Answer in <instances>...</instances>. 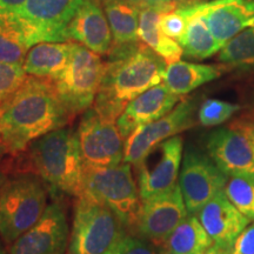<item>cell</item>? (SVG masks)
Returning a JSON list of instances; mask_svg holds the SVG:
<instances>
[{
  "instance_id": "42",
  "label": "cell",
  "mask_w": 254,
  "mask_h": 254,
  "mask_svg": "<svg viewBox=\"0 0 254 254\" xmlns=\"http://www.w3.org/2000/svg\"><path fill=\"white\" fill-rule=\"evenodd\" d=\"M251 118H252V122H254V106L252 109V116H251Z\"/></svg>"
},
{
  "instance_id": "17",
  "label": "cell",
  "mask_w": 254,
  "mask_h": 254,
  "mask_svg": "<svg viewBox=\"0 0 254 254\" xmlns=\"http://www.w3.org/2000/svg\"><path fill=\"white\" fill-rule=\"evenodd\" d=\"M194 6L222 46L244 28L254 26V0H213Z\"/></svg>"
},
{
  "instance_id": "39",
  "label": "cell",
  "mask_w": 254,
  "mask_h": 254,
  "mask_svg": "<svg viewBox=\"0 0 254 254\" xmlns=\"http://www.w3.org/2000/svg\"><path fill=\"white\" fill-rule=\"evenodd\" d=\"M5 245H6V244L4 243V241H2L1 238H0V254H8Z\"/></svg>"
},
{
  "instance_id": "34",
  "label": "cell",
  "mask_w": 254,
  "mask_h": 254,
  "mask_svg": "<svg viewBox=\"0 0 254 254\" xmlns=\"http://www.w3.org/2000/svg\"><path fill=\"white\" fill-rule=\"evenodd\" d=\"M233 124L245 132V134L251 142V146H252L254 154V122H252V120L251 122H249V120H238V122H234Z\"/></svg>"
},
{
  "instance_id": "7",
  "label": "cell",
  "mask_w": 254,
  "mask_h": 254,
  "mask_svg": "<svg viewBox=\"0 0 254 254\" xmlns=\"http://www.w3.org/2000/svg\"><path fill=\"white\" fill-rule=\"evenodd\" d=\"M106 63L98 53L74 41L72 56L55 85L60 99L72 116L85 112L93 105L101 81Z\"/></svg>"
},
{
  "instance_id": "22",
  "label": "cell",
  "mask_w": 254,
  "mask_h": 254,
  "mask_svg": "<svg viewBox=\"0 0 254 254\" xmlns=\"http://www.w3.org/2000/svg\"><path fill=\"white\" fill-rule=\"evenodd\" d=\"M176 8H178L176 0L165 2V4L145 6V7L139 8V40L153 50L159 57H161L167 65L180 60L184 51L178 41L171 39L161 32L159 27V21L165 12Z\"/></svg>"
},
{
  "instance_id": "12",
  "label": "cell",
  "mask_w": 254,
  "mask_h": 254,
  "mask_svg": "<svg viewBox=\"0 0 254 254\" xmlns=\"http://www.w3.org/2000/svg\"><path fill=\"white\" fill-rule=\"evenodd\" d=\"M69 243L67 212L62 201L47 205L43 217L21 234L8 254H65Z\"/></svg>"
},
{
  "instance_id": "25",
  "label": "cell",
  "mask_w": 254,
  "mask_h": 254,
  "mask_svg": "<svg viewBox=\"0 0 254 254\" xmlns=\"http://www.w3.org/2000/svg\"><path fill=\"white\" fill-rule=\"evenodd\" d=\"M213 246V241L196 214H189L160 245L159 254H200Z\"/></svg>"
},
{
  "instance_id": "29",
  "label": "cell",
  "mask_w": 254,
  "mask_h": 254,
  "mask_svg": "<svg viewBox=\"0 0 254 254\" xmlns=\"http://www.w3.org/2000/svg\"><path fill=\"white\" fill-rule=\"evenodd\" d=\"M240 110L237 104L219 99H206L198 111V120L202 126H217L227 122Z\"/></svg>"
},
{
  "instance_id": "33",
  "label": "cell",
  "mask_w": 254,
  "mask_h": 254,
  "mask_svg": "<svg viewBox=\"0 0 254 254\" xmlns=\"http://www.w3.org/2000/svg\"><path fill=\"white\" fill-rule=\"evenodd\" d=\"M231 254H254V221L238 236Z\"/></svg>"
},
{
  "instance_id": "21",
  "label": "cell",
  "mask_w": 254,
  "mask_h": 254,
  "mask_svg": "<svg viewBox=\"0 0 254 254\" xmlns=\"http://www.w3.org/2000/svg\"><path fill=\"white\" fill-rule=\"evenodd\" d=\"M109 20L113 44L111 58H117L139 44V8L129 0H99Z\"/></svg>"
},
{
  "instance_id": "15",
  "label": "cell",
  "mask_w": 254,
  "mask_h": 254,
  "mask_svg": "<svg viewBox=\"0 0 254 254\" xmlns=\"http://www.w3.org/2000/svg\"><path fill=\"white\" fill-rule=\"evenodd\" d=\"M82 0H26L17 13L36 28L44 41L68 40V24Z\"/></svg>"
},
{
  "instance_id": "26",
  "label": "cell",
  "mask_w": 254,
  "mask_h": 254,
  "mask_svg": "<svg viewBox=\"0 0 254 254\" xmlns=\"http://www.w3.org/2000/svg\"><path fill=\"white\" fill-rule=\"evenodd\" d=\"M220 75L221 69L217 66L178 60L166 66L163 81L172 93L182 97Z\"/></svg>"
},
{
  "instance_id": "38",
  "label": "cell",
  "mask_w": 254,
  "mask_h": 254,
  "mask_svg": "<svg viewBox=\"0 0 254 254\" xmlns=\"http://www.w3.org/2000/svg\"><path fill=\"white\" fill-rule=\"evenodd\" d=\"M200 254H231V253L227 252V251H225V250L219 249V247L213 245L212 247H209L208 250H206L205 252H202Z\"/></svg>"
},
{
  "instance_id": "36",
  "label": "cell",
  "mask_w": 254,
  "mask_h": 254,
  "mask_svg": "<svg viewBox=\"0 0 254 254\" xmlns=\"http://www.w3.org/2000/svg\"><path fill=\"white\" fill-rule=\"evenodd\" d=\"M129 1L133 2V4H134L138 8H141V7H145V6L165 4V2H170L172 1V0H129Z\"/></svg>"
},
{
  "instance_id": "30",
  "label": "cell",
  "mask_w": 254,
  "mask_h": 254,
  "mask_svg": "<svg viewBox=\"0 0 254 254\" xmlns=\"http://www.w3.org/2000/svg\"><path fill=\"white\" fill-rule=\"evenodd\" d=\"M26 78L27 73L21 64L0 62V100L13 94Z\"/></svg>"
},
{
  "instance_id": "19",
  "label": "cell",
  "mask_w": 254,
  "mask_h": 254,
  "mask_svg": "<svg viewBox=\"0 0 254 254\" xmlns=\"http://www.w3.org/2000/svg\"><path fill=\"white\" fill-rule=\"evenodd\" d=\"M66 36L98 55H107L112 49L113 37L109 20L97 0H82L68 24Z\"/></svg>"
},
{
  "instance_id": "43",
  "label": "cell",
  "mask_w": 254,
  "mask_h": 254,
  "mask_svg": "<svg viewBox=\"0 0 254 254\" xmlns=\"http://www.w3.org/2000/svg\"><path fill=\"white\" fill-rule=\"evenodd\" d=\"M0 144H1V141H0Z\"/></svg>"
},
{
  "instance_id": "41",
  "label": "cell",
  "mask_w": 254,
  "mask_h": 254,
  "mask_svg": "<svg viewBox=\"0 0 254 254\" xmlns=\"http://www.w3.org/2000/svg\"><path fill=\"white\" fill-rule=\"evenodd\" d=\"M0 153H5L4 147H2V145H1V144H0Z\"/></svg>"
},
{
  "instance_id": "2",
  "label": "cell",
  "mask_w": 254,
  "mask_h": 254,
  "mask_svg": "<svg viewBox=\"0 0 254 254\" xmlns=\"http://www.w3.org/2000/svg\"><path fill=\"white\" fill-rule=\"evenodd\" d=\"M167 64L144 43L106 63L93 109L104 118L117 122L127 104L161 84Z\"/></svg>"
},
{
  "instance_id": "4",
  "label": "cell",
  "mask_w": 254,
  "mask_h": 254,
  "mask_svg": "<svg viewBox=\"0 0 254 254\" xmlns=\"http://www.w3.org/2000/svg\"><path fill=\"white\" fill-rule=\"evenodd\" d=\"M86 196L113 212L126 231L133 234L140 217L142 200L139 194L131 164L92 167L82 170L81 190L78 196Z\"/></svg>"
},
{
  "instance_id": "20",
  "label": "cell",
  "mask_w": 254,
  "mask_h": 254,
  "mask_svg": "<svg viewBox=\"0 0 254 254\" xmlns=\"http://www.w3.org/2000/svg\"><path fill=\"white\" fill-rule=\"evenodd\" d=\"M39 43L43 38L24 18L0 8V62L23 65L31 47Z\"/></svg>"
},
{
  "instance_id": "40",
  "label": "cell",
  "mask_w": 254,
  "mask_h": 254,
  "mask_svg": "<svg viewBox=\"0 0 254 254\" xmlns=\"http://www.w3.org/2000/svg\"><path fill=\"white\" fill-rule=\"evenodd\" d=\"M5 180H6L5 173L2 172V171H0V192H1V187H2V185H4Z\"/></svg>"
},
{
  "instance_id": "8",
  "label": "cell",
  "mask_w": 254,
  "mask_h": 254,
  "mask_svg": "<svg viewBox=\"0 0 254 254\" xmlns=\"http://www.w3.org/2000/svg\"><path fill=\"white\" fill-rule=\"evenodd\" d=\"M77 133L85 166L109 167L124 163L125 139L117 122L104 118L90 107L82 114Z\"/></svg>"
},
{
  "instance_id": "16",
  "label": "cell",
  "mask_w": 254,
  "mask_h": 254,
  "mask_svg": "<svg viewBox=\"0 0 254 254\" xmlns=\"http://www.w3.org/2000/svg\"><path fill=\"white\" fill-rule=\"evenodd\" d=\"M196 217L213 245L230 253L238 236L251 224L250 219L232 204L225 192L202 206Z\"/></svg>"
},
{
  "instance_id": "13",
  "label": "cell",
  "mask_w": 254,
  "mask_h": 254,
  "mask_svg": "<svg viewBox=\"0 0 254 254\" xmlns=\"http://www.w3.org/2000/svg\"><path fill=\"white\" fill-rule=\"evenodd\" d=\"M189 215L179 185L160 194L142 200L134 236L160 245Z\"/></svg>"
},
{
  "instance_id": "27",
  "label": "cell",
  "mask_w": 254,
  "mask_h": 254,
  "mask_svg": "<svg viewBox=\"0 0 254 254\" xmlns=\"http://www.w3.org/2000/svg\"><path fill=\"white\" fill-rule=\"evenodd\" d=\"M219 62L240 69L254 68V26L241 31L219 51Z\"/></svg>"
},
{
  "instance_id": "37",
  "label": "cell",
  "mask_w": 254,
  "mask_h": 254,
  "mask_svg": "<svg viewBox=\"0 0 254 254\" xmlns=\"http://www.w3.org/2000/svg\"><path fill=\"white\" fill-rule=\"evenodd\" d=\"M125 236H124L122 239H119L118 241H117V243L114 244L111 249L107 250L104 254H120V252H122V249H123V243H124V238H125Z\"/></svg>"
},
{
  "instance_id": "10",
  "label": "cell",
  "mask_w": 254,
  "mask_h": 254,
  "mask_svg": "<svg viewBox=\"0 0 254 254\" xmlns=\"http://www.w3.org/2000/svg\"><path fill=\"white\" fill-rule=\"evenodd\" d=\"M183 147L182 136L174 135L155 146L140 163L134 165L141 200L152 198L178 185Z\"/></svg>"
},
{
  "instance_id": "1",
  "label": "cell",
  "mask_w": 254,
  "mask_h": 254,
  "mask_svg": "<svg viewBox=\"0 0 254 254\" xmlns=\"http://www.w3.org/2000/svg\"><path fill=\"white\" fill-rule=\"evenodd\" d=\"M72 118L55 81L30 75L0 103V141L5 152L19 154L40 136L65 127Z\"/></svg>"
},
{
  "instance_id": "28",
  "label": "cell",
  "mask_w": 254,
  "mask_h": 254,
  "mask_svg": "<svg viewBox=\"0 0 254 254\" xmlns=\"http://www.w3.org/2000/svg\"><path fill=\"white\" fill-rule=\"evenodd\" d=\"M228 200L251 221L254 220V179L230 177L224 190Z\"/></svg>"
},
{
  "instance_id": "35",
  "label": "cell",
  "mask_w": 254,
  "mask_h": 254,
  "mask_svg": "<svg viewBox=\"0 0 254 254\" xmlns=\"http://www.w3.org/2000/svg\"><path fill=\"white\" fill-rule=\"evenodd\" d=\"M25 1L26 0H0V8L17 13Z\"/></svg>"
},
{
  "instance_id": "18",
  "label": "cell",
  "mask_w": 254,
  "mask_h": 254,
  "mask_svg": "<svg viewBox=\"0 0 254 254\" xmlns=\"http://www.w3.org/2000/svg\"><path fill=\"white\" fill-rule=\"evenodd\" d=\"M182 97L168 90L165 84H158L129 101L117 119V126L126 139L139 127L153 123L171 112Z\"/></svg>"
},
{
  "instance_id": "44",
  "label": "cell",
  "mask_w": 254,
  "mask_h": 254,
  "mask_svg": "<svg viewBox=\"0 0 254 254\" xmlns=\"http://www.w3.org/2000/svg\"><path fill=\"white\" fill-rule=\"evenodd\" d=\"M0 103H1V100H0Z\"/></svg>"
},
{
  "instance_id": "24",
  "label": "cell",
  "mask_w": 254,
  "mask_h": 254,
  "mask_svg": "<svg viewBox=\"0 0 254 254\" xmlns=\"http://www.w3.org/2000/svg\"><path fill=\"white\" fill-rule=\"evenodd\" d=\"M178 8L187 18L185 34L179 41L184 55L190 58L202 60L214 56L222 49V45L213 36L204 17L195 8L194 4Z\"/></svg>"
},
{
  "instance_id": "31",
  "label": "cell",
  "mask_w": 254,
  "mask_h": 254,
  "mask_svg": "<svg viewBox=\"0 0 254 254\" xmlns=\"http://www.w3.org/2000/svg\"><path fill=\"white\" fill-rule=\"evenodd\" d=\"M159 27L165 36L179 43L185 34L187 27V18L179 8L165 12L160 17Z\"/></svg>"
},
{
  "instance_id": "9",
  "label": "cell",
  "mask_w": 254,
  "mask_h": 254,
  "mask_svg": "<svg viewBox=\"0 0 254 254\" xmlns=\"http://www.w3.org/2000/svg\"><path fill=\"white\" fill-rule=\"evenodd\" d=\"M228 177L208 154L190 147L184 154L178 185L189 214H196L205 204L224 192Z\"/></svg>"
},
{
  "instance_id": "5",
  "label": "cell",
  "mask_w": 254,
  "mask_h": 254,
  "mask_svg": "<svg viewBox=\"0 0 254 254\" xmlns=\"http://www.w3.org/2000/svg\"><path fill=\"white\" fill-rule=\"evenodd\" d=\"M47 208L45 183L36 174L6 178L0 192V238L12 245L43 217Z\"/></svg>"
},
{
  "instance_id": "3",
  "label": "cell",
  "mask_w": 254,
  "mask_h": 254,
  "mask_svg": "<svg viewBox=\"0 0 254 254\" xmlns=\"http://www.w3.org/2000/svg\"><path fill=\"white\" fill-rule=\"evenodd\" d=\"M25 151L30 173L57 192L75 198L80 194L84 163L77 132L62 127L40 136Z\"/></svg>"
},
{
  "instance_id": "32",
  "label": "cell",
  "mask_w": 254,
  "mask_h": 254,
  "mask_svg": "<svg viewBox=\"0 0 254 254\" xmlns=\"http://www.w3.org/2000/svg\"><path fill=\"white\" fill-rule=\"evenodd\" d=\"M120 254H159L153 244L140 237L128 236L124 238L123 249Z\"/></svg>"
},
{
  "instance_id": "11",
  "label": "cell",
  "mask_w": 254,
  "mask_h": 254,
  "mask_svg": "<svg viewBox=\"0 0 254 254\" xmlns=\"http://www.w3.org/2000/svg\"><path fill=\"white\" fill-rule=\"evenodd\" d=\"M195 101L183 99L166 116L139 127L125 140L124 163L134 166L155 146L194 125Z\"/></svg>"
},
{
  "instance_id": "6",
  "label": "cell",
  "mask_w": 254,
  "mask_h": 254,
  "mask_svg": "<svg viewBox=\"0 0 254 254\" xmlns=\"http://www.w3.org/2000/svg\"><path fill=\"white\" fill-rule=\"evenodd\" d=\"M127 234L111 209L86 196H77L73 209L68 254H104Z\"/></svg>"
},
{
  "instance_id": "23",
  "label": "cell",
  "mask_w": 254,
  "mask_h": 254,
  "mask_svg": "<svg viewBox=\"0 0 254 254\" xmlns=\"http://www.w3.org/2000/svg\"><path fill=\"white\" fill-rule=\"evenodd\" d=\"M74 41H44L32 46L23 63L28 75L56 80L62 74L72 56Z\"/></svg>"
},
{
  "instance_id": "14",
  "label": "cell",
  "mask_w": 254,
  "mask_h": 254,
  "mask_svg": "<svg viewBox=\"0 0 254 254\" xmlns=\"http://www.w3.org/2000/svg\"><path fill=\"white\" fill-rule=\"evenodd\" d=\"M207 154L226 176L254 179V154L243 129L232 124L208 135Z\"/></svg>"
}]
</instances>
